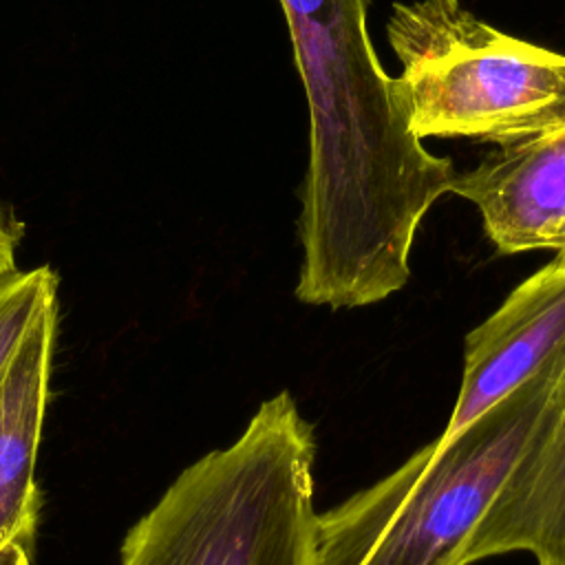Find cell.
I'll return each mask as SVG.
<instances>
[{"label":"cell","instance_id":"5b68a950","mask_svg":"<svg viewBox=\"0 0 565 565\" xmlns=\"http://www.w3.org/2000/svg\"><path fill=\"white\" fill-rule=\"evenodd\" d=\"M565 358V256H556L466 335L457 402L435 437H457L477 417Z\"/></svg>","mask_w":565,"mask_h":565},{"label":"cell","instance_id":"8992f818","mask_svg":"<svg viewBox=\"0 0 565 565\" xmlns=\"http://www.w3.org/2000/svg\"><path fill=\"white\" fill-rule=\"evenodd\" d=\"M450 192L472 203L501 254L550 249L565 256V124L497 146Z\"/></svg>","mask_w":565,"mask_h":565},{"label":"cell","instance_id":"3957f363","mask_svg":"<svg viewBox=\"0 0 565 565\" xmlns=\"http://www.w3.org/2000/svg\"><path fill=\"white\" fill-rule=\"evenodd\" d=\"M565 404V358L318 514L316 565H448Z\"/></svg>","mask_w":565,"mask_h":565},{"label":"cell","instance_id":"9c48e42d","mask_svg":"<svg viewBox=\"0 0 565 565\" xmlns=\"http://www.w3.org/2000/svg\"><path fill=\"white\" fill-rule=\"evenodd\" d=\"M57 298V276L42 265L0 276V382L40 311Z\"/></svg>","mask_w":565,"mask_h":565},{"label":"cell","instance_id":"30bf717a","mask_svg":"<svg viewBox=\"0 0 565 565\" xmlns=\"http://www.w3.org/2000/svg\"><path fill=\"white\" fill-rule=\"evenodd\" d=\"M15 247H18V232L2 214L0 207V276L15 271Z\"/></svg>","mask_w":565,"mask_h":565},{"label":"cell","instance_id":"ba28073f","mask_svg":"<svg viewBox=\"0 0 565 565\" xmlns=\"http://www.w3.org/2000/svg\"><path fill=\"white\" fill-rule=\"evenodd\" d=\"M512 552H527L536 565H565V404L448 565Z\"/></svg>","mask_w":565,"mask_h":565},{"label":"cell","instance_id":"6da1fadb","mask_svg":"<svg viewBox=\"0 0 565 565\" xmlns=\"http://www.w3.org/2000/svg\"><path fill=\"white\" fill-rule=\"evenodd\" d=\"M309 106L296 298L327 309L386 300L455 166L411 130L369 35L371 0H280Z\"/></svg>","mask_w":565,"mask_h":565},{"label":"cell","instance_id":"277c9868","mask_svg":"<svg viewBox=\"0 0 565 565\" xmlns=\"http://www.w3.org/2000/svg\"><path fill=\"white\" fill-rule=\"evenodd\" d=\"M386 38L422 141L508 146L565 124V55L497 29L461 0L395 2Z\"/></svg>","mask_w":565,"mask_h":565},{"label":"cell","instance_id":"52a82bcc","mask_svg":"<svg viewBox=\"0 0 565 565\" xmlns=\"http://www.w3.org/2000/svg\"><path fill=\"white\" fill-rule=\"evenodd\" d=\"M57 298L15 351L0 382V565H31L38 534V450L51 395Z\"/></svg>","mask_w":565,"mask_h":565},{"label":"cell","instance_id":"7a4b0ae2","mask_svg":"<svg viewBox=\"0 0 565 565\" xmlns=\"http://www.w3.org/2000/svg\"><path fill=\"white\" fill-rule=\"evenodd\" d=\"M316 437L289 391L188 466L130 527L119 565H316Z\"/></svg>","mask_w":565,"mask_h":565}]
</instances>
